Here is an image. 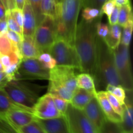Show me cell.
<instances>
[{
    "instance_id": "obj_1",
    "label": "cell",
    "mask_w": 133,
    "mask_h": 133,
    "mask_svg": "<svg viewBox=\"0 0 133 133\" xmlns=\"http://www.w3.org/2000/svg\"><path fill=\"white\" fill-rule=\"evenodd\" d=\"M87 22L82 19L77 25L74 45L80 62L81 72L89 74L93 77L96 61V22Z\"/></svg>"
},
{
    "instance_id": "obj_2",
    "label": "cell",
    "mask_w": 133,
    "mask_h": 133,
    "mask_svg": "<svg viewBox=\"0 0 133 133\" xmlns=\"http://www.w3.org/2000/svg\"><path fill=\"white\" fill-rule=\"evenodd\" d=\"M96 45V61L93 78L96 91L105 90L107 84L121 85L116 68L114 50L109 48L103 39L97 36Z\"/></svg>"
},
{
    "instance_id": "obj_3",
    "label": "cell",
    "mask_w": 133,
    "mask_h": 133,
    "mask_svg": "<svg viewBox=\"0 0 133 133\" xmlns=\"http://www.w3.org/2000/svg\"><path fill=\"white\" fill-rule=\"evenodd\" d=\"M83 0H60L57 5V37L74 45L75 31Z\"/></svg>"
},
{
    "instance_id": "obj_4",
    "label": "cell",
    "mask_w": 133,
    "mask_h": 133,
    "mask_svg": "<svg viewBox=\"0 0 133 133\" xmlns=\"http://www.w3.org/2000/svg\"><path fill=\"white\" fill-rule=\"evenodd\" d=\"M77 70L79 71L75 68L58 65L49 70L48 93L70 102L78 88L76 78L79 72Z\"/></svg>"
},
{
    "instance_id": "obj_5",
    "label": "cell",
    "mask_w": 133,
    "mask_h": 133,
    "mask_svg": "<svg viewBox=\"0 0 133 133\" xmlns=\"http://www.w3.org/2000/svg\"><path fill=\"white\" fill-rule=\"evenodd\" d=\"M8 96L14 102L28 109H32L39 98V87L19 80L6 82L3 87Z\"/></svg>"
},
{
    "instance_id": "obj_6",
    "label": "cell",
    "mask_w": 133,
    "mask_h": 133,
    "mask_svg": "<svg viewBox=\"0 0 133 133\" xmlns=\"http://www.w3.org/2000/svg\"><path fill=\"white\" fill-rule=\"evenodd\" d=\"M48 53L55 60L57 65L75 68L81 72L80 62L75 47L64 39L57 37Z\"/></svg>"
},
{
    "instance_id": "obj_7",
    "label": "cell",
    "mask_w": 133,
    "mask_h": 133,
    "mask_svg": "<svg viewBox=\"0 0 133 133\" xmlns=\"http://www.w3.org/2000/svg\"><path fill=\"white\" fill-rule=\"evenodd\" d=\"M56 38L57 25L55 19L49 16H44L42 20L36 26L33 35L35 44L40 53H48Z\"/></svg>"
},
{
    "instance_id": "obj_8",
    "label": "cell",
    "mask_w": 133,
    "mask_h": 133,
    "mask_svg": "<svg viewBox=\"0 0 133 133\" xmlns=\"http://www.w3.org/2000/svg\"><path fill=\"white\" fill-rule=\"evenodd\" d=\"M114 54L116 68L121 85L125 90L132 92L133 80L129 47L120 43L116 49L114 50Z\"/></svg>"
},
{
    "instance_id": "obj_9",
    "label": "cell",
    "mask_w": 133,
    "mask_h": 133,
    "mask_svg": "<svg viewBox=\"0 0 133 133\" xmlns=\"http://www.w3.org/2000/svg\"><path fill=\"white\" fill-rule=\"evenodd\" d=\"M17 75L23 79L48 80L49 70L46 68L38 58H23L16 77Z\"/></svg>"
},
{
    "instance_id": "obj_10",
    "label": "cell",
    "mask_w": 133,
    "mask_h": 133,
    "mask_svg": "<svg viewBox=\"0 0 133 133\" xmlns=\"http://www.w3.org/2000/svg\"><path fill=\"white\" fill-rule=\"evenodd\" d=\"M71 133H97L82 110L69 104L65 114Z\"/></svg>"
},
{
    "instance_id": "obj_11",
    "label": "cell",
    "mask_w": 133,
    "mask_h": 133,
    "mask_svg": "<svg viewBox=\"0 0 133 133\" xmlns=\"http://www.w3.org/2000/svg\"><path fill=\"white\" fill-rule=\"evenodd\" d=\"M32 114L38 119H51L62 116L55 105L53 97L47 93L38 99L32 108Z\"/></svg>"
},
{
    "instance_id": "obj_12",
    "label": "cell",
    "mask_w": 133,
    "mask_h": 133,
    "mask_svg": "<svg viewBox=\"0 0 133 133\" xmlns=\"http://www.w3.org/2000/svg\"><path fill=\"white\" fill-rule=\"evenodd\" d=\"M83 110L96 132L99 133L107 118L96 96L92 97Z\"/></svg>"
},
{
    "instance_id": "obj_13",
    "label": "cell",
    "mask_w": 133,
    "mask_h": 133,
    "mask_svg": "<svg viewBox=\"0 0 133 133\" xmlns=\"http://www.w3.org/2000/svg\"><path fill=\"white\" fill-rule=\"evenodd\" d=\"M35 119L45 133H71L65 115L45 119L35 118Z\"/></svg>"
},
{
    "instance_id": "obj_14",
    "label": "cell",
    "mask_w": 133,
    "mask_h": 133,
    "mask_svg": "<svg viewBox=\"0 0 133 133\" xmlns=\"http://www.w3.org/2000/svg\"><path fill=\"white\" fill-rule=\"evenodd\" d=\"M3 114L17 129L29 124L35 119L32 112L25 110H12Z\"/></svg>"
},
{
    "instance_id": "obj_15",
    "label": "cell",
    "mask_w": 133,
    "mask_h": 133,
    "mask_svg": "<svg viewBox=\"0 0 133 133\" xmlns=\"http://www.w3.org/2000/svg\"><path fill=\"white\" fill-rule=\"evenodd\" d=\"M23 12V36H33L37 26L36 18L32 7L28 1H25L22 9Z\"/></svg>"
},
{
    "instance_id": "obj_16",
    "label": "cell",
    "mask_w": 133,
    "mask_h": 133,
    "mask_svg": "<svg viewBox=\"0 0 133 133\" xmlns=\"http://www.w3.org/2000/svg\"><path fill=\"white\" fill-rule=\"evenodd\" d=\"M96 97L104 114L106 116L107 119L112 122H114V123H120L122 122V117L119 114H117L112 109L107 97L105 91H97Z\"/></svg>"
},
{
    "instance_id": "obj_17",
    "label": "cell",
    "mask_w": 133,
    "mask_h": 133,
    "mask_svg": "<svg viewBox=\"0 0 133 133\" xmlns=\"http://www.w3.org/2000/svg\"><path fill=\"white\" fill-rule=\"evenodd\" d=\"M21 53L23 58H38L41 53L35 44L33 36L23 35L21 44Z\"/></svg>"
},
{
    "instance_id": "obj_18",
    "label": "cell",
    "mask_w": 133,
    "mask_h": 133,
    "mask_svg": "<svg viewBox=\"0 0 133 133\" xmlns=\"http://www.w3.org/2000/svg\"><path fill=\"white\" fill-rule=\"evenodd\" d=\"M94 96H96L83 88H77L74 93L70 103L74 107L83 110Z\"/></svg>"
},
{
    "instance_id": "obj_19",
    "label": "cell",
    "mask_w": 133,
    "mask_h": 133,
    "mask_svg": "<svg viewBox=\"0 0 133 133\" xmlns=\"http://www.w3.org/2000/svg\"><path fill=\"white\" fill-rule=\"evenodd\" d=\"M12 110H25L32 112V109L19 105L9 97L3 87H0V113L5 114Z\"/></svg>"
},
{
    "instance_id": "obj_20",
    "label": "cell",
    "mask_w": 133,
    "mask_h": 133,
    "mask_svg": "<svg viewBox=\"0 0 133 133\" xmlns=\"http://www.w3.org/2000/svg\"><path fill=\"white\" fill-rule=\"evenodd\" d=\"M122 27L118 24L110 25L107 36L103 39L107 45L112 50L116 49L121 43Z\"/></svg>"
},
{
    "instance_id": "obj_21",
    "label": "cell",
    "mask_w": 133,
    "mask_h": 133,
    "mask_svg": "<svg viewBox=\"0 0 133 133\" xmlns=\"http://www.w3.org/2000/svg\"><path fill=\"white\" fill-rule=\"evenodd\" d=\"M123 110L122 116V122L119 123L122 131H133V110L132 104L125 102L123 105Z\"/></svg>"
},
{
    "instance_id": "obj_22",
    "label": "cell",
    "mask_w": 133,
    "mask_h": 133,
    "mask_svg": "<svg viewBox=\"0 0 133 133\" xmlns=\"http://www.w3.org/2000/svg\"><path fill=\"white\" fill-rule=\"evenodd\" d=\"M76 81L78 88H83L96 96L97 91L95 87L94 80L90 74L84 72L79 73L77 75Z\"/></svg>"
},
{
    "instance_id": "obj_23",
    "label": "cell",
    "mask_w": 133,
    "mask_h": 133,
    "mask_svg": "<svg viewBox=\"0 0 133 133\" xmlns=\"http://www.w3.org/2000/svg\"><path fill=\"white\" fill-rule=\"evenodd\" d=\"M58 0H42L40 10L43 16H49L56 19Z\"/></svg>"
},
{
    "instance_id": "obj_24",
    "label": "cell",
    "mask_w": 133,
    "mask_h": 133,
    "mask_svg": "<svg viewBox=\"0 0 133 133\" xmlns=\"http://www.w3.org/2000/svg\"><path fill=\"white\" fill-rule=\"evenodd\" d=\"M131 19H132V14L131 3H128L127 5L120 6L119 7L118 24L122 27H123Z\"/></svg>"
},
{
    "instance_id": "obj_25",
    "label": "cell",
    "mask_w": 133,
    "mask_h": 133,
    "mask_svg": "<svg viewBox=\"0 0 133 133\" xmlns=\"http://www.w3.org/2000/svg\"><path fill=\"white\" fill-rule=\"evenodd\" d=\"M105 91L110 92V94L114 95L119 100V102L122 105H123L125 103V101L126 99V90L123 88V87L122 86H114L112 85V84H107Z\"/></svg>"
},
{
    "instance_id": "obj_26",
    "label": "cell",
    "mask_w": 133,
    "mask_h": 133,
    "mask_svg": "<svg viewBox=\"0 0 133 133\" xmlns=\"http://www.w3.org/2000/svg\"><path fill=\"white\" fill-rule=\"evenodd\" d=\"M123 31L122 33V38H121V44L125 46L129 47L130 43L132 36V28H133V21L132 19H130L127 24L123 27Z\"/></svg>"
},
{
    "instance_id": "obj_27",
    "label": "cell",
    "mask_w": 133,
    "mask_h": 133,
    "mask_svg": "<svg viewBox=\"0 0 133 133\" xmlns=\"http://www.w3.org/2000/svg\"><path fill=\"white\" fill-rule=\"evenodd\" d=\"M19 133H45L42 127L35 119L26 125L17 129Z\"/></svg>"
},
{
    "instance_id": "obj_28",
    "label": "cell",
    "mask_w": 133,
    "mask_h": 133,
    "mask_svg": "<svg viewBox=\"0 0 133 133\" xmlns=\"http://www.w3.org/2000/svg\"><path fill=\"white\" fill-rule=\"evenodd\" d=\"M101 10L96 8L84 7L82 11V19L87 22H92L101 16Z\"/></svg>"
},
{
    "instance_id": "obj_29",
    "label": "cell",
    "mask_w": 133,
    "mask_h": 133,
    "mask_svg": "<svg viewBox=\"0 0 133 133\" xmlns=\"http://www.w3.org/2000/svg\"><path fill=\"white\" fill-rule=\"evenodd\" d=\"M12 51V44L6 34H0V55H9Z\"/></svg>"
},
{
    "instance_id": "obj_30",
    "label": "cell",
    "mask_w": 133,
    "mask_h": 133,
    "mask_svg": "<svg viewBox=\"0 0 133 133\" xmlns=\"http://www.w3.org/2000/svg\"><path fill=\"white\" fill-rule=\"evenodd\" d=\"M105 94H106L109 103H110V104L111 105L112 109H114V111H115L117 114H118L121 117H122L123 110V105L119 102V100H118L114 95L110 94V92L105 91Z\"/></svg>"
},
{
    "instance_id": "obj_31",
    "label": "cell",
    "mask_w": 133,
    "mask_h": 133,
    "mask_svg": "<svg viewBox=\"0 0 133 133\" xmlns=\"http://www.w3.org/2000/svg\"><path fill=\"white\" fill-rule=\"evenodd\" d=\"M38 61L45 66L46 68L51 70L57 66L55 60L49 53H42L38 58Z\"/></svg>"
},
{
    "instance_id": "obj_32",
    "label": "cell",
    "mask_w": 133,
    "mask_h": 133,
    "mask_svg": "<svg viewBox=\"0 0 133 133\" xmlns=\"http://www.w3.org/2000/svg\"><path fill=\"white\" fill-rule=\"evenodd\" d=\"M122 130L119 123H114L107 119L99 133H122Z\"/></svg>"
},
{
    "instance_id": "obj_33",
    "label": "cell",
    "mask_w": 133,
    "mask_h": 133,
    "mask_svg": "<svg viewBox=\"0 0 133 133\" xmlns=\"http://www.w3.org/2000/svg\"><path fill=\"white\" fill-rule=\"evenodd\" d=\"M6 20L7 22L8 28L9 30L14 31L19 34L20 36H23V30L19 26V25L17 23V22L14 20V18L12 17L10 14V10H7L6 12Z\"/></svg>"
},
{
    "instance_id": "obj_34",
    "label": "cell",
    "mask_w": 133,
    "mask_h": 133,
    "mask_svg": "<svg viewBox=\"0 0 133 133\" xmlns=\"http://www.w3.org/2000/svg\"><path fill=\"white\" fill-rule=\"evenodd\" d=\"M27 1L29 3L31 7H32L35 18H36V23H37V25H38L44 17L42 14L41 10H40V5H41L42 0H27Z\"/></svg>"
},
{
    "instance_id": "obj_35",
    "label": "cell",
    "mask_w": 133,
    "mask_h": 133,
    "mask_svg": "<svg viewBox=\"0 0 133 133\" xmlns=\"http://www.w3.org/2000/svg\"><path fill=\"white\" fill-rule=\"evenodd\" d=\"M51 96L53 97L55 105L57 110L61 113V114L65 115L66 110H67L69 104H70V102L57 96H54V95H51Z\"/></svg>"
},
{
    "instance_id": "obj_36",
    "label": "cell",
    "mask_w": 133,
    "mask_h": 133,
    "mask_svg": "<svg viewBox=\"0 0 133 133\" xmlns=\"http://www.w3.org/2000/svg\"><path fill=\"white\" fill-rule=\"evenodd\" d=\"M6 35L9 40L10 41V42L12 43V45L16 47L21 50V44H22L23 36H20L17 32L9 29L6 32Z\"/></svg>"
},
{
    "instance_id": "obj_37",
    "label": "cell",
    "mask_w": 133,
    "mask_h": 133,
    "mask_svg": "<svg viewBox=\"0 0 133 133\" xmlns=\"http://www.w3.org/2000/svg\"><path fill=\"white\" fill-rule=\"evenodd\" d=\"M96 26L97 36L102 39L106 38L109 33V26L106 23H102L100 20H97Z\"/></svg>"
},
{
    "instance_id": "obj_38",
    "label": "cell",
    "mask_w": 133,
    "mask_h": 133,
    "mask_svg": "<svg viewBox=\"0 0 133 133\" xmlns=\"http://www.w3.org/2000/svg\"><path fill=\"white\" fill-rule=\"evenodd\" d=\"M115 6V3H114L113 0H107L103 4L101 9H100L101 14H105L107 16V17H109L110 14H111L112 12L114 10Z\"/></svg>"
},
{
    "instance_id": "obj_39",
    "label": "cell",
    "mask_w": 133,
    "mask_h": 133,
    "mask_svg": "<svg viewBox=\"0 0 133 133\" xmlns=\"http://www.w3.org/2000/svg\"><path fill=\"white\" fill-rule=\"evenodd\" d=\"M10 12L12 17L19 25V27L22 29L23 27V12H22V10H20L18 8H14L12 10H10Z\"/></svg>"
},
{
    "instance_id": "obj_40",
    "label": "cell",
    "mask_w": 133,
    "mask_h": 133,
    "mask_svg": "<svg viewBox=\"0 0 133 133\" xmlns=\"http://www.w3.org/2000/svg\"><path fill=\"white\" fill-rule=\"evenodd\" d=\"M107 0H83V7H92L101 9L103 4Z\"/></svg>"
},
{
    "instance_id": "obj_41",
    "label": "cell",
    "mask_w": 133,
    "mask_h": 133,
    "mask_svg": "<svg viewBox=\"0 0 133 133\" xmlns=\"http://www.w3.org/2000/svg\"><path fill=\"white\" fill-rule=\"evenodd\" d=\"M119 6H115L114 10L112 12L109 18V22L110 25H115L118 24V16H119Z\"/></svg>"
},
{
    "instance_id": "obj_42",
    "label": "cell",
    "mask_w": 133,
    "mask_h": 133,
    "mask_svg": "<svg viewBox=\"0 0 133 133\" xmlns=\"http://www.w3.org/2000/svg\"><path fill=\"white\" fill-rule=\"evenodd\" d=\"M0 62L2 64L3 68L8 67L11 64V61H10V57L8 55H0Z\"/></svg>"
},
{
    "instance_id": "obj_43",
    "label": "cell",
    "mask_w": 133,
    "mask_h": 133,
    "mask_svg": "<svg viewBox=\"0 0 133 133\" xmlns=\"http://www.w3.org/2000/svg\"><path fill=\"white\" fill-rule=\"evenodd\" d=\"M9 28L6 19L0 21V34H6Z\"/></svg>"
},
{
    "instance_id": "obj_44",
    "label": "cell",
    "mask_w": 133,
    "mask_h": 133,
    "mask_svg": "<svg viewBox=\"0 0 133 133\" xmlns=\"http://www.w3.org/2000/svg\"><path fill=\"white\" fill-rule=\"evenodd\" d=\"M6 9H5L2 1L0 0V21L6 19Z\"/></svg>"
},
{
    "instance_id": "obj_45",
    "label": "cell",
    "mask_w": 133,
    "mask_h": 133,
    "mask_svg": "<svg viewBox=\"0 0 133 133\" xmlns=\"http://www.w3.org/2000/svg\"><path fill=\"white\" fill-rule=\"evenodd\" d=\"M9 81L6 74L4 71H0V87H3L6 82Z\"/></svg>"
},
{
    "instance_id": "obj_46",
    "label": "cell",
    "mask_w": 133,
    "mask_h": 133,
    "mask_svg": "<svg viewBox=\"0 0 133 133\" xmlns=\"http://www.w3.org/2000/svg\"><path fill=\"white\" fill-rule=\"evenodd\" d=\"M115 3L116 6H122L123 5H127V4L130 3V1L129 0H113Z\"/></svg>"
},
{
    "instance_id": "obj_47",
    "label": "cell",
    "mask_w": 133,
    "mask_h": 133,
    "mask_svg": "<svg viewBox=\"0 0 133 133\" xmlns=\"http://www.w3.org/2000/svg\"><path fill=\"white\" fill-rule=\"evenodd\" d=\"M26 0H15L16 8L22 10L24 6Z\"/></svg>"
},
{
    "instance_id": "obj_48",
    "label": "cell",
    "mask_w": 133,
    "mask_h": 133,
    "mask_svg": "<svg viewBox=\"0 0 133 133\" xmlns=\"http://www.w3.org/2000/svg\"><path fill=\"white\" fill-rule=\"evenodd\" d=\"M8 5H9V10H12V9L16 8L15 0H7Z\"/></svg>"
},
{
    "instance_id": "obj_49",
    "label": "cell",
    "mask_w": 133,
    "mask_h": 133,
    "mask_svg": "<svg viewBox=\"0 0 133 133\" xmlns=\"http://www.w3.org/2000/svg\"><path fill=\"white\" fill-rule=\"evenodd\" d=\"M2 1V3H3L4 6H5V9H6V10H9V5H8V1L7 0H1Z\"/></svg>"
},
{
    "instance_id": "obj_50",
    "label": "cell",
    "mask_w": 133,
    "mask_h": 133,
    "mask_svg": "<svg viewBox=\"0 0 133 133\" xmlns=\"http://www.w3.org/2000/svg\"><path fill=\"white\" fill-rule=\"evenodd\" d=\"M4 70V68L2 64H1V62H0V71H3Z\"/></svg>"
},
{
    "instance_id": "obj_51",
    "label": "cell",
    "mask_w": 133,
    "mask_h": 133,
    "mask_svg": "<svg viewBox=\"0 0 133 133\" xmlns=\"http://www.w3.org/2000/svg\"><path fill=\"white\" fill-rule=\"evenodd\" d=\"M122 133H132V132H127V131H122Z\"/></svg>"
},
{
    "instance_id": "obj_52",
    "label": "cell",
    "mask_w": 133,
    "mask_h": 133,
    "mask_svg": "<svg viewBox=\"0 0 133 133\" xmlns=\"http://www.w3.org/2000/svg\"><path fill=\"white\" fill-rule=\"evenodd\" d=\"M60 1V0H58V1Z\"/></svg>"
},
{
    "instance_id": "obj_53",
    "label": "cell",
    "mask_w": 133,
    "mask_h": 133,
    "mask_svg": "<svg viewBox=\"0 0 133 133\" xmlns=\"http://www.w3.org/2000/svg\"><path fill=\"white\" fill-rule=\"evenodd\" d=\"M26 1H27V0H26Z\"/></svg>"
},
{
    "instance_id": "obj_54",
    "label": "cell",
    "mask_w": 133,
    "mask_h": 133,
    "mask_svg": "<svg viewBox=\"0 0 133 133\" xmlns=\"http://www.w3.org/2000/svg\"></svg>"
}]
</instances>
